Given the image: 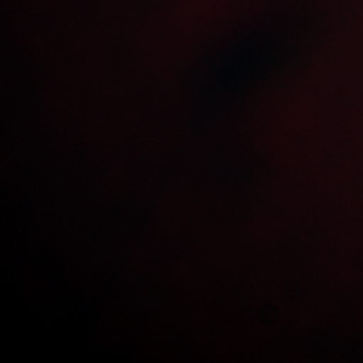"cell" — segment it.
Returning a JSON list of instances; mask_svg holds the SVG:
<instances>
[]
</instances>
